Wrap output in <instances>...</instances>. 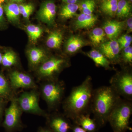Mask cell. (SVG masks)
I'll return each instance as SVG.
<instances>
[{"mask_svg":"<svg viewBox=\"0 0 132 132\" xmlns=\"http://www.w3.org/2000/svg\"><path fill=\"white\" fill-rule=\"evenodd\" d=\"M93 82L90 76L80 85L74 87L62 103L63 113L74 123L81 116L91 113L93 92Z\"/></svg>","mask_w":132,"mask_h":132,"instance_id":"obj_1","label":"cell"},{"mask_svg":"<svg viewBox=\"0 0 132 132\" xmlns=\"http://www.w3.org/2000/svg\"><path fill=\"white\" fill-rule=\"evenodd\" d=\"M121 98L110 86H102L94 89L91 113L100 128L108 122L110 114Z\"/></svg>","mask_w":132,"mask_h":132,"instance_id":"obj_2","label":"cell"},{"mask_svg":"<svg viewBox=\"0 0 132 132\" xmlns=\"http://www.w3.org/2000/svg\"><path fill=\"white\" fill-rule=\"evenodd\" d=\"M66 85L58 79L42 81L38 85L41 98L46 102L48 113L58 111L64 100Z\"/></svg>","mask_w":132,"mask_h":132,"instance_id":"obj_3","label":"cell"},{"mask_svg":"<svg viewBox=\"0 0 132 132\" xmlns=\"http://www.w3.org/2000/svg\"><path fill=\"white\" fill-rule=\"evenodd\" d=\"M132 114V102L121 98L111 112L108 119L113 132L131 130L129 126Z\"/></svg>","mask_w":132,"mask_h":132,"instance_id":"obj_4","label":"cell"},{"mask_svg":"<svg viewBox=\"0 0 132 132\" xmlns=\"http://www.w3.org/2000/svg\"><path fill=\"white\" fill-rule=\"evenodd\" d=\"M69 65L68 60L64 57H49L36 69V77L39 82L56 80L59 79V74Z\"/></svg>","mask_w":132,"mask_h":132,"instance_id":"obj_5","label":"cell"},{"mask_svg":"<svg viewBox=\"0 0 132 132\" xmlns=\"http://www.w3.org/2000/svg\"><path fill=\"white\" fill-rule=\"evenodd\" d=\"M40 94L38 89H31L22 92L16 100L23 112L46 118L48 112L42 109L39 106Z\"/></svg>","mask_w":132,"mask_h":132,"instance_id":"obj_6","label":"cell"},{"mask_svg":"<svg viewBox=\"0 0 132 132\" xmlns=\"http://www.w3.org/2000/svg\"><path fill=\"white\" fill-rule=\"evenodd\" d=\"M16 97L10 101V105L5 110L2 126L6 132L21 131L26 127L21 119L23 112L16 101Z\"/></svg>","mask_w":132,"mask_h":132,"instance_id":"obj_7","label":"cell"},{"mask_svg":"<svg viewBox=\"0 0 132 132\" xmlns=\"http://www.w3.org/2000/svg\"><path fill=\"white\" fill-rule=\"evenodd\" d=\"M111 87L123 99L132 101V74L125 70L116 74L109 81Z\"/></svg>","mask_w":132,"mask_h":132,"instance_id":"obj_8","label":"cell"},{"mask_svg":"<svg viewBox=\"0 0 132 132\" xmlns=\"http://www.w3.org/2000/svg\"><path fill=\"white\" fill-rule=\"evenodd\" d=\"M8 79L12 89L15 92L19 89H38L34 78L29 74L16 69L9 73Z\"/></svg>","mask_w":132,"mask_h":132,"instance_id":"obj_9","label":"cell"},{"mask_svg":"<svg viewBox=\"0 0 132 132\" xmlns=\"http://www.w3.org/2000/svg\"><path fill=\"white\" fill-rule=\"evenodd\" d=\"M46 119V126L53 132H71L72 123L63 113L58 111L48 113Z\"/></svg>","mask_w":132,"mask_h":132,"instance_id":"obj_10","label":"cell"},{"mask_svg":"<svg viewBox=\"0 0 132 132\" xmlns=\"http://www.w3.org/2000/svg\"><path fill=\"white\" fill-rule=\"evenodd\" d=\"M57 7L52 0L45 1L41 6L38 13L39 20L45 24L52 26L55 23Z\"/></svg>","mask_w":132,"mask_h":132,"instance_id":"obj_11","label":"cell"},{"mask_svg":"<svg viewBox=\"0 0 132 132\" xmlns=\"http://www.w3.org/2000/svg\"><path fill=\"white\" fill-rule=\"evenodd\" d=\"M100 52L111 62H120V49L118 41L111 40L100 45Z\"/></svg>","mask_w":132,"mask_h":132,"instance_id":"obj_12","label":"cell"},{"mask_svg":"<svg viewBox=\"0 0 132 132\" xmlns=\"http://www.w3.org/2000/svg\"><path fill=\"white\" fill-rule=\"evenodd\" d=\"M27 56L29 65L35 70L50 57L45 51L38 48H32L28 50Z\"/></svg>","mask_w":132,"mask_h":132,"instance_id":"obj_13","label":"cell"},{"mask_svg":"<svg viewBox=\"0 0 132 132\" xmlns=\"http://www.w3.org/2000/svg\"><path fill=\"white\" fill-rule=\"evenodd\" d=\"M125 23L123 21H107L103 25V29L106 35L111 40L116 39L124 28Z\"/></svg>","mask_w":132,"mask_h":132,"instance_id":"obj_14","label":"cell"},{"mask_svg":"<svg viewBox=\"0 0 132 132\" xmlns=\"http://www.w3.org/2000/svg\"><path fill=\"white\" fill-rule=\"evenodd\" d=\"M17 96L10 83L7 78L0 72V98L9 102Z\"/></svg>","mask_w":132,"mask_h":132,"instance_id":"obj_15","label":"cell"},{"mask_svg":"<svg viewBox=\"0 0 132 132\" xmlns=\"http://www.w3.org/2000/svg\"><path fill=\"white\" fill-rule=\"evenodd\" d=\"M98 20L97 16L93 14L81 13L77 16L75 26L76 29H88L92 28Z\"/></svg>","mask_w":132,"mask_h":132,"instance_id":"obj_16","label":"cell"},{"mask_svg":"<svg viewBox=\"0 0 132 132\" xmlns=\"http://www.w3.org/2000/svg\"><path fill=\"white\" fill-rule=\"evenodd\" d=\"M90 114L81 116L73 123L79 125L87 132H97L100 128L95 120L90 118Z\"/></svg>","mask_w":132,"mask_h":132,"instance_id":"obj_17","label":"cell"},{"mask_svg":"<svg viewBox=\"0 0 132 132\" xmlns=\"http://www.w3.org/2000/svg\"><path fill=\"white\" fill-rule=\"evenodd\" d=\"M86 42L80 36H72L66 43V52L69 54H73L86 45Z\"/></svg>","mask_w":132,"mask_h":132,"instance_id":"obj_18","label":"cell"},{"mask_svg":"<svg viewBox=\"0 0 132 132\" xmlns=\"http://www.w3.org/2000/svg\"><path fill=\"white\" fill-rule=\"evenodd\" d=\"M87 55L98 67H102L107 69L111 68V62L100 51L93 50L87 53Z\"/></svg>","mask_w":132,"mask_h":132,"instance_id":"obj_19","label":"cell"},{"mask_svg":"<svg viewBox=\"0 0 132 132\" xmlns=\"http://www.w3.org/2000/svg\"><path fill=\"white\" fill-rule=\"evenodd\" d=\"M4 11L8 20L11 22H16L19 20L20 13L19 5L13 3H9L4 6Z\"/></svg>","mask_w":132,"mask_h":132,"instance_id":"obj_20","label":"cell"},{"mask_svg":"<svg viewBox=\"0 0 132 132\" xmlns=\"http://www.w3.org/2000/svg\"><path fill=\"white\" fill-rule=\"evenodd\" d=\"M63 40L62 33L60 31H55L51 33L47 39L46 44L48 47L53 49L60 48Z\"/></svg>","mask_w":132,"mask_h":132,"instance_id":"obj_21","label":"cell"},{"mask_svg":"<svg viewBox=\"0 0 132 132\" xmlns=\"http://www.w3.org/2000/svg\"><path fill=\"white\" fill-rule=\"evenodd\" d=\"M118 0H103L101 5V9L103 13L109 16L116 15Z\"/></svg>","mask_w":132,"mask_h":132,"instance_id":"obj_22","label":"cell"},{"mask_svg":"<svg viewBox=\"0 0 132 132\" xmlns=\"http://www.w3.org/2000/svg\"><path fill=\"white\" fill-rule=\"evenodd\" d=\"M131 5L126 0H120L118 2L116 15L121 19L127 18L131 13Z\"/></svg>","mask_w":132,"mask_h":132,"instance_id":"obj_23","label":"cell"},{"mask_svg":"<svg viewBox=\"0 0 132 132\" xmlns=\"http://www.w3.org/2000/svg\"><path fill=\"white\" fill-rule=\"evenodd\" d=\"M79 9V5L76 3L66 4L62 7L59 14L62 19H71L75 16Z\"/></svg>","mask_w":132,"mask_h":132,"instance_id":"obj_24","label":"cell"},{"mask_svg":"<svg viewBox=\"0 0 132 132\" xmlns=\"http://www.w3.org/2000/svg\"><path fill=\"white\" fill-rule=\"evenodd\" d=\"M106 34L103 29L96 28L90 33V39L91 42L95 46H98L104 43Z\"/></svg>","mask_w":132,"mask_h":132,"instance_id":"obj_25","label":"cell"},{"mask_svg":"<svg viewBox=\"0 0 132 132\" xmlns=\"http://www.w3.org/2000/svg\"><path fill=\"white\" fill-rule=\"evenodd\" d=\"M18 59L15 53L9 51L3 55L1 64L4 67L10 68L18 64Z\"/></svg>","mask_w":132,"mask_h":132,"instance_id":"obj_26","label":"cell"},{"mask_svg":"<svg viewBox=\"0 0 132 132\" xmlns=\"http://www.w3.org/2000/svg\"><path fill=\"white\" fill-rule=\"evenodd\" d=\"M26 31L31 40L36 42L38 40L43 33L42 29L39 26L29 24L26 26Z\"/></svg>","mask_w":132,"mask_h":132,"instance_id":"obj_27","label":"cell"},{"mask_svg":"<svg viewBox=\"0 0 132 132\" xmlns=\"http://www.w3.org/2000/svg\"><path fill=\"white\" fill-rule=\"evenodd\" d=\"M79 6L81 13L92 14L95 8V3L94 0H82Z\"/></svg>","mask_w":132,"mask_h":132,"instance_id":"obj_28","label":"cell"},{"mask_svg":"<svg viewBox=\"0 0 132 132\" xmlns=\"http://www.w3.org/2000/svg\"><path fill=\"white\" fill-rule=\"evenodd\" d=\"M20 14L24 18L28 19L34 9V7L31 3L21 4L19 5Z\"/></svg>","mask_w":132,"mask_h":132,"instance_id":"obj_29","label":"cell"},{"mask_svg":"<svg viewBox=\"0 0 132 132\" xmlns=\"http://www.w3.org/2000/svg\"><path fill=\"white\" fill-rule=\"evenodd\" d=\"M123 62L125 64L131 65L132 63V47L131 46L123 48L122 56L120 62Z\"/></svg>","mask_w":132,"mask_h":132,"instance_id":"obj_30","label":"cell"},{"mask_svg":"<svg viewBox=\"0 0 132 132\" xmlns=\"http://www.w3.org/2000/svg\"><path fill=\"white\" fill-rule=\"evenodd\" d=\"M8 102L0 98V123L2 120L3 115L5 113V106L8 103Z\"/></svg>","mask_w":132,"mask_h":132,"instance_id":"obj_31","label":"cell"},{"mask_svg":"<svg viewBox=\"0 0 132 132\" xmlns=\"http://www.w3.org/2000/svg\"><path fill=\"white\" fill-rule=\"evenodd\" d=\"M118 41L125 42L130 43H131L132 42V36L127 35H124L121 36L120 38L118 39Z\"/></svg>","mask_w":132,"mask_h":132,"instance_id":"obj_32","label":"cell"},{"mask_svg":"<svg viewBox=\"0 0 132 132\" xmlns=\"http://www.w3.org/2000/svg\"><path fill=\"white\" fill-rule=\"evenodd\" d=\"M72 132H87L79 125L72 123Z\"/></svg>","mask_w":132,"mask_h":132,"instance_id":"obj_33","label":"cell"},{"mask_svg":"<svg viewBox=\"0 0 132 132\" xmlns=\"http://www.w3.org/2000/svg\"><path fill=\"white\" fill-rule=\"evenodd\" d=\"M127 30L128 33L131 32L132 31V18L130 17L126 22Z\"/></svg>","mask_w":132,"mask_h":132,"instance_id":"obj_34","label":"cell"},{"mask_svg":"<svg viewBox=\"0 0 132 132\" xmlns=\"http://www.w3.org/2000/svg\"><path fill=\"white\" fill-rule=\"evenodd\" d=\"M37 132H53L47 127L40 126L38 127Z\"/></svg>","mask_w":132,"mask_h":132,"instance_id":"obj_35","label":"cell"},{"mask_svg":"<svg viewBox=\"0 0 132 132\" xmlns=\"http://www.w3.org/2000/svg\"><path fill=\"white\" fill-rule=\"evenodd\" d=\"M3 8L1 5L0 4V23L2 22L3 21Z\"/></svg>","mask_w":132,"mask_h":132,"instance_id":"obj_36","label":"cell"},{"mask_svg":"<svg viewBox=\"0 0 132 132\" xmlns=\"http://www.w3.org/2000/svg\"><path fill=\"white\" fill-rule=\"evenodd\" d=\"M66 4H75L78 2L79 0H62Z\"/></svg>","mask_w":132,"mask_h":132,"instance_id":"obj_37","label":"cell"},{"mask_svg":"<svg viewBox=\"0 0 132 132\" xmlns=\"http://www.w3.org/2000/svg\"><path fill=\"white\" fill-rule=\"evenodd\" d=\"M3 55L1 53H0V64H1L2 61Z\"/></svg>","mask_w":132,"mask_h":132,"instance_id":"obj_38","label":"cell"},{"mask_svg":"<svg viewBox=\"0 0 132 132\" xmlns=\"http://www.w3.org/2000/svg\"><path fill=\"white\" fill-rule=\"evenodd\" d=\"M12 1L14 2H23L24 0H12Z\"/></svg>","mask_w":132,"mask_h":132,"instance_id":"obj_39","label":"cell"},{"mask_svg":"<svg viewBox=\"0 0 132 132\" xmlns=\"http://www.w3.org/2000/svg\"><path fill=\"white\" fill-rule=\"evenodd\" d=\"M7 1V0H0V4L1 5L2 3H3Z\"/></svg>","mask_w":132,"mask_h":132,"instance_id":"obj_40","label":"cell"},{"mask_svg":"<svg viewBox=\"0 0 132 132\" xmlns=\"http://www.w3.org/2000/svg\"><path fill=\"white\" fill-rule=\"evenodd\" d=\"M129 1L130 2H132V0H129Z\"/></svg>","mask_w":132,"mask_h":132,"instance_id":"obj_41","label":"cell"}]
</instances>
